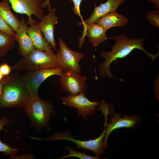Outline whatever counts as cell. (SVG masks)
Listing matches in <instances>:
<instances>
[{"mask_svg":"<svg viewBox=\"0 0 159 159\" xmlns=\"http://www.w3.org/2000/svg\"><path fill=\"white\" fill-rule=\"evenodd\" d=\"M126 0H107L105 3L97 6L95 4L93 12L90 17L84 20V26L85 24L95 23L101 17L106 14L112 12L117 11L118 7L126 1Z\"/></svg>","mask_w":159,"mask_h":159,"instance_id":"5bb4252c","label":"cell"},{"mask_svg":"<svg viewBox=\"0 0 159 159\" xmlns=\"http://www.w3.org/2000/svg\"><path fill=\"white\" fill-rule=\"evenodd\" d=\"M12 9L17 13L25 14L29 20L27 23L30 25L34 20L32 15L38 19L41 20L45 15L42 7L43 0H8Z\"/></svg>","mask_w":159,"mask_h":159,"instance_id":"9c48e42d","label":"cell"},{"mask_svg":"<svg viewBox=\"0 0 159 159\" xmlns=\"http://www.w3.org/2000/svg\"><path fill=\"white\" fill-rule=\"evenodd\" d=\"M24 108L33 123L38 127H46L54 113L52 104L38 96L31 97Z\"/></svg>","mask_w":159,"mask_h":159,"instance_id":"277c9868","label":"cell"},{"mask_svg":"<svg viewBox=\"0 0 159 159\" xmlns=\"http://www.w3.org/2000/svg\"><path fill=\"white\" fill-rule=\"evenodd\" d=\"M85 27L87 35L94 47H98L101 43L109 38L106 36V30L96 22L85 24L84 28Z\"/></svg>","mask_w":159,"mask_h":159,"instance_id":"e0dca14e","label":"cell"},{"mask_svg":"<svg viewBox=\"0 0 159 159\" xmlns=\"http://www.w3.org/2000/svg\"><path fill=\"white\" fill-rule=\"evenodd\" d=\"M85 92L75 95H70L62 97L61 100L62 104L70 107L77 108L79 115L86 118L88 115H92L96 112V107L100 102H93L89 100L86 96Z\"/></svg>","mask_w":159,"mask_h":159,"instance_id":"ba28073f","label":"cell"},{"mask_svg":"<svg viewBox=\"0 0 159 159\" xmlns=\"http://www.w3.org/2000/svg\"><path fill=\"white\" fill-rule=\"evenodd\" d=\"M12 70V68L6 63L0 65V72L4 76H8Z\"/></svg>","mask_w":159,"mask_h":159,"instance_id":"d4e9b609","label":"cell"},{"mask_svg":"<svg viewBox=\"0 0 159 159\" xmlns=\"http://www.w3.org/2000/svg\"><path fill=\"white\" fill-rule=\"evenodd\" d=\"M64 70L60 67L48 68L25 71L21 75L26 89L31 97L38 96V89L41 84L51 76L63 74Z\"/></svg>","mask_w":159,"mask_h":159,"instance_id":"5b68a950","label":"cell"},{"mask_svg":"<svg viewBox=\"0 0 159 159\" xmlns=\"http://www.w3.org/2000/svg\"><path fill=\"white\" fill-rule=\"evenodd\" d=\"M8 0L0 2V15L15 32L20 23L19 20L12 13Z\"/></svg>","mask_w":159,"mask_h":159,"instance_id":"ac0fdd59","label":"cell"},{"mask_svg":"<svg viewBox=\"0 0 159 159\" xmlns=\"http://www.w3.org/2000/svg\"><path fill=\"white\" fill-rule=\"evenodd\" d=\"M14 36L0 31V55L6 54L14 46Z\"/></svg>","mask_w":159,"mask_h":159,"instance_id":"d6986e66","label":"cell"},{"mask_svg":"<svg viewBox=\"0 0 159 159\" xmlns=\"http://www.w3.org/2000/svg\"><path fill=\"white\" fill-rule=\"evenodd\" d=\"M87 76H82L74 71L65 70L60 77V83L64 91L75 95L85 91L87 87Z\"/></svg>","mask_w":159,"mask_h":159,"instance_id":"30bf717a","label":"cell"},{"mask_svg":"<svg viewBox=\"0 0 159 159\" xmlns=\"http://www.w3.org/2000/svg\"><path fill=\"white\" fill-rule=\"evenodd\" d=\"M0 31L15 36V32L0 15Z\"/></svg>","mask_w":159,"mask_h":159,"instance_id":"603a6c76","label":"cell"},{"mask_svg":"<svg viewBox=\"0 0 159 159\" xmlns=\"http://www.w3.org/2000/svg\"><path fill=\"white\" fill-rule=\"evenodd\" d=\"M149 1L153 5L154 7L156 9L159 8V0H145Z\"/></svg>","mask_w":159,"mask_h":159,"instance_id":"4316f807","label":"cell"},{"mask_svg":"<svg viewBox=\"0 0 159 159\" xmlns=\"http://www.w3.org/2000/svg\"><path fill=\"white\" fill-rule=\"evenodd\" d=\"M128 22L127 18L119 14L117 11L107 13L100 18L96 22L106 31L114 27L124 26Z\"/></svg>","mask_w":159,"mask_h":159,"instance_id":"2e32d148","label":"cell"},{"mask_svg":"<svg viewBox=\"0 0 159 159\" xmlns=\"http://www.w3.org/2000/svg\"><path fill=\"white\" fill-rule=\"evenodd\" d=\"M5 77L0 72V80H3Z\"/></svg>","mask_w":159,"mask_h":159,"instance_id":"f1b7e54d","label":"cell"},{"mask_svg":"<svg viewBox=\"0 0 159 159\" xmlns=\"http://www.w3.org/2000/svg\"><path fill=\"white\" fill-rule=\"evenodd\" d=\"M27 24L24 18H22L14 36L15 41L19 45V54L25 57L35 48L27 32Z\"/></svg>","mask_w":159,"mask_h":159,"instance_id":"4fadbf2b","label":"cell"},{"mask_svg":"<svg viewBox=\"0 0 159 159\" xmlns=\"http://www.w3.org/2000/svg\"><path fill=\"white\" fill-rule=\"evenodd\" d=\"M74 6L72 8L73 12L78 15L82 20V22L78 23L79 25L82 24L84 25V20L81 15L80 11V6L82 0H72Z\"/></svg>","mask_w":159,"mask_h":159,"instance_id":"cb8c5ba5","label":"cell"},{"mask_svg":"<svg viewBox=\"0 0 159 159\" xmlns=\"http://www.w3.org/2000/svg\"><path fill=\"white\" fill-rule=\"evenodd\" d=\"M7 78V76H6L3 80H0V98L2 93L3 85L6 80Z\"/></svg>","mask_w":159,"mask_h":159,"instance_id":"83f0119b","label":"cell"},{"mask_svg":"<svg viewBox=\"0 0 159 159\" xmlns=\"http://www.w3.org/2000/svg\"><path fill=\"white\" fill-rule=\"evenodd\" d=\"M141 120V118L138 116L125 115L122 117L120 114L113 113L111 117L110 122L106 127L105 135L103 141L104 148H106L108 145L107 139L109 135L112 131L121 128H134Z\"/></svg>","mask_w":159,"mask_h":159,"instance_id":"8fae6325","label":"cell"},{"mask_svg":"<svg viewBox=\"0 0 159 159\" xmlns=\"http://www.w3.org/2000/svg\"><path fill=\"white\" fill-rule=\"evenodd\" d=\"M145 36L140 38H131L124 34L113 36L109 38L114 40L115 44L112 47L111 51H101L100 54L105 58V61L99 66L100 75L102 78H113L120 80L111 73L110 66L111 63L117 59L124 58L130 54L134 49H138L144 51L149 57H151L153 61L159 55V52L155 54L147 51L144 47Z\"/></svg>","mask_w":159,"mask_h":159,"instance_id":"6da1fadb","label":"cell"},{"mask_svg":"<svg viewBox=\"0 0 159 159\" xmlns=\"http://www.w3.org/2000/svg\"><path fill=\"white\" fill-rule=\"evenodd\" d=\"M145 19L152 25L159 28V10L150 11L145 14Z\"/></svg>","mask_w":159,"mask_h":159,"instance_id":"7402d4cb","label":"cell"},{"mask_svg":"<svg viewBox=\"0 0 159 159\" xmlns=\"http://www.w3.org/2000/svg\"><path fill=\"white\" fill-rule=\"evenodd\" d=\"M31 98L20 72L7 76L2 87L0 107L24 108Z\"/></svg>","mask_w":159,"mask_h":159,"instance_id":"7a4b0ae2","label":"cell"},{"mask_svg":"<svg viewBox=\"0 0 159 159\" xmlns=\"http://www.w3.org/2000/svg\"><path fill=\"white\" fill-rule=\"evenodd\" d=\"M59 45L60 49H58L56 54L58 67L64 71L71 70L80 74V62L84 55L71 50L61 38L59 39Z\"/></svg>","mask_w":159,"mask_h":159,"instance_id":"8992f818","label":"cell"},{"mask_svg":"<svg viewBox=\"0 0 159 159\" xmlns=\"http://www.w3.org/2000/svg\"><path fill=\"white\" fill-rule=\"evenodd\" d=\"M9 120L3 117L0 119V131L3 130V127L9 124ZM18 149L11 148L8 144L4 143L0 140V152L3 153L10 158H14L17 154Z\"/></svg>","mask_w":159,"mask_h":159,"instance_id":"ffe728a7","label":"cell"},{"mask_svg":"<svg viewBox=\"0 0 159 159\" xmlns=\"http://www.w3.org/2000/svg\"><path fill=\"white\" fill-rule=\"evenodd\" d=\"M29 25L30 26L27 27V32L35 48L43 51L52 49L50 44L43 37L37 21L34 20Z\"/></svg>","mask_w":159,"mask_h":159,"instance_id":"9a60e30c","label":"cell"},{"mask_svg":"<svg viewBox=\"0 0 159 159\" xmlns=\"http://www.w3.org/2000/svg\"><path fill=\"white\" fill-rule=\"evenodd\" d=\"M56 8L49 10V13L45 15L38 24L44 37L53 47L56 49V43L54 35V25L58 21V18L56 16Z\"/></svg>","mask_w":159,"mask_h":159,"instance_id":"7c38bea8","label":"cell"},{"mask_svg":"<svg viewBox=\"0 0 159 159\" xmlns=\"http://www.w3.org/2000/svg\"><path fill=\"white\" fill-rule=\"evenodd\" d=\"M65 148L69 151V153L68 155L62 156L60 159H63L71 157H75L81 159H100L99 157L97 156L87 155L83 153H81L74 150L72 149L69 146H66Z\"/></svg>","mask_w":159,"mask_h":159,"instance_id":"44dd1931","label":"cell"},{"mask_svg":"<svg viewBox=\"0 0 159 159\" xmlns=\"http://www.w3.org/2000/svg\"><path fill=\"white\" fill-rule=\"evenodd\" d=\"M1 56L0 55V58H1Z\"/></svg>","mask_w":159,"mask_h":159,"instance_id":"f546056e","label":"cell"},{"mask_svg":"<svg viewBox=\"0 0 159 159\" xmlns=\"http://www.w3.org/2000/svg\"><path fill=\"white\" fill-rule=\"evenodd\" d=\"M58 67L56 55L53 50L43 51L35 48L23 57L11 68L12 70L20 72Z\"/></svg>","mask_w":159,"mask_h":159,"instance_id":"3957f363","label":"cell"},{"mask_svg":"<svg viewBox=\"0 0 159 159\" xmlns=\"http://www.w3.org/2000/svg\"><path fill=\"white\" fill-rule=\"evenodd\" d=\"M106 126L101 135L97 138L87 140H81L74 139L70 135L65 132L57 133L53 136L47 137L46 139L38 138L39 140H66L74 143L77 148L92 151L95 154L96 156H99L102 154L104 151L103 147V141L105 135Z\"/></svg>","mask_w":159,"mask_h":159,"instance_id":"52a82bcc","label":"cell"},{"mask_svg":"<svg viewBox=\"0 0 159 159\" xmlns=\"http://www.w3.org/2000/svg\"><path fill=\"white\" fill-rule=\"evenodd\" d=\"M50 0H45L42 4V8H45L47 6H48L49 10L51 9H52V6H51L50 5Z\"/></svg>","mask_w":159,"mask_h":159,"instance_id":"484cf974","label":"cell"}]
</instances>
